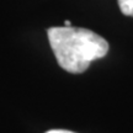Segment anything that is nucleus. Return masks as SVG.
Returning <instances> with one entry per match:
<instances>
[{"label": "nucleus", "mask_w": 133, "mask_h": 133, "mask_svg": "<svg viewBox=\"0 0 133 133\" xmlns=\"http://www.w3.org/2000/svg\"><path fill=\"white\" fill-rule=\"evenodd\" d=\"M121 12L126 16L133 17V0H117Z\"/></svg>", "instance_id": "f03ea898"}, {"label": "nucleus", "mask_w": 133, "mask_h": 133, "mask_svg": "<svg viewBox=\"0 0 133 133\" xmlns=\"http://www.w3.org/2000/svg\"><path fill=\"white\" fill-rule=\"evenodd\" d=\"M48 41L58 64L71 74L85 71L92 61L104 58L109 42L94 31L73 26L47 29Z\"/></svg>", "instance_id": "f257e3e1"}, {"label": "nucleus", "mask_w": 133, "mask_h": 133, "mask_svg": "<svg viewBox=\"0 0 133 133\" xmlns=\"http://www.w3.org/2000/svg\"><path fill=\"white\" fill-rule=\"evenodd\" d=\"M46 133H75V132H71V131H66V129H51Z\"/></svg>", "instance_id": "7ed1b4c3"}, {"label": "nucleus", "mask_w": 133, "mask_h": 133, "mask_svg": "<svg viewBox=\"0 0 133 133\" xmlns=\"http://www.w3.org/2000/svg\"><path fill=\"white\" fill-rule=\"evenodd\" d=\"M64 26H71V22L69 20H65V21H64Z\"/></svg>", "instance_id": "20e7f679"}]
</instances>
